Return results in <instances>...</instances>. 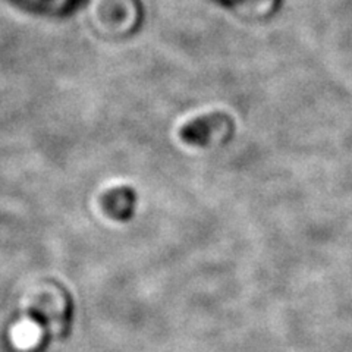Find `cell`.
<instances>
[{"label": "cell", "mask_w": 352, "mask_h": 352, "mask_svg": "<svg viewBox=\"0 0 352 352\" xmlns=\"http://www.w3.org/2000/svg\"><path fill=\"white\" fill-rule=\"evenodd\" d=\"M230 119L222 112H213L191 120L181 129L184 141L192 146H210L213 140L230 128Z\"/></svg>", "instance_id": "1"}, {"label": "cell", "mask_w": 352, "mask_h": 352, "mask_svg": "<svg viewBox=\"0 0 352 352\" xmlns=\"http://www.w3.org/2000/svg\"><path fill=\"white\" fill-rule=\"evenodd\" d=\"M135 204V195L131 190L124 188L110 194L109 197V208L118 217H129L132 214V208Z\"/></svg>", "instance_id": "2"}, {"label": "cell", "mask_w": 352, "mask_h": 352, "mask_svg": "<svg viewBox=\"0 0 352 352\" xmlns=\"http://www.w3.org/2000/svg\"><path fill=\"white\" fill-rule=\"evenodd\" d=\"M235 3L239 5H245L250 8H257L261 10H266V9H272L274 5L278 3V0H232Z\"/></svg>", "instance_id": "3"}]
</instances>
